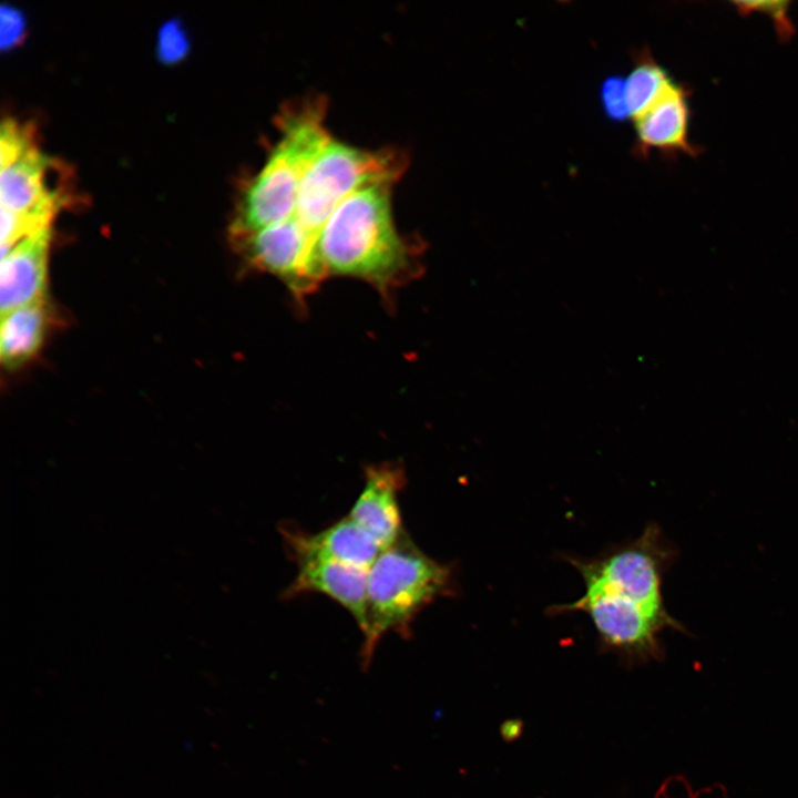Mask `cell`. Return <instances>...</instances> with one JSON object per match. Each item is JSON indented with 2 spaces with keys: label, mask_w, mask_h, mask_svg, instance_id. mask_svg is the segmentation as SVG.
<instances>
[{
  "label": "cell",
  "mask_w": 798,
  "mask_h": 798,
  "mask_svg": "<svg viewBox=\"0 0 798 798\" xmlns=\"http://www.w3.org/2000/svg\"><path fill=\"white\" fill-rule=\"evenodd\" d=\"M564 559L582 576L585 591L562 610L585 613L604 640L633 645L666 628L685 630L664 604L663 576L673 562L674 548L658 524H647L638 538L593 557Z\"/></svg>",
  "instance_id": "1"
},
{
  "label": "cell",
  "mask_w": 798,
  "mask_h": 798,
  "mask_svg": "<svg viewBox=\"0 0 798 798\" xmlns=\"http://www.w3.org/2000/svg\"><path fill=\"white\" fill-rule=\"evenodd\" d=\"M395 184L377 181L354 190L318 237V252L328 275L361 279L385 298L418 275L420 268L419 247L395 226Z\"/></svg>",
  "instance_id": "2"
},
{
  "label": "cell",
  "mask_w": 798,
  "mask_h": 798,
  "mask_svg": "<svg viewBox=\"0 0 798 798\" xmlns=\"http://www.w3.org/2000/svg\"><path fill=\"white\" fill-rule=\"evenodd\" d=\"M325 115L326 105L319 98L287 105L278 114V139L242 195L231 224L233 241L289 217L306 170L332 139Z\"/></svg>",
  "instance_id": "3"
},
{
  "label": "cell",
  "mask_w": 798,
  "mask_h": 798,
  "mask_svg": "<svg viewBox=\"0 0 798 798\" xmlns=\"http://www.w3.org/2000/svg\"><path fill=\"white\" fill-rule=\"evenodd\" d=\"M454 592L452 565L427 555L403 531L368 570L366 628L360 649L362 668L369 667L387 633L409 638L417 615L437 598Z\"/></svg>",
  "instance_id": "4"
},
{
  "label": "cell",
  "mask_w": 798,
  "mask_h": 798,
  "mask_svg": "<svg viewBox=\"0 0 798 798\" xmlns=\"http://www.w3.org/2000/svg\"><path fill=\"white\" fill-rule=\"evenodd\" d=\"M233 242L248 266L280 279L296 298L315 291L328 276L317 244L289 221Z\"/></svg>",
  "instance_id": "5"
},
{
  "label": "cell",
  "mask_w": 798,
  "mask_h": 798,
  "mask_svg": "<svg viewBox=\"0 0 798 798\" xmlns=\"http://www.w3.org/2000/svg\"><path fill=\"white\" fill-rule=\"evenodd\" d=\"M690 91L681 83L673 84L634 122V153L646 157L651 152L672 157L678 153L697 156L699 147L689 140Z\"/></svg>",
  "instance_id": "6"
},
{
  "label": "cell",
  "mask_w": 798,
  "mask_h": 798,
  "mask_svg": "<svg viewBox=\"0 0 798 798\" xmlns=\"http://www.w3.org/2000/svg\"><path fill=\"white\" fill-rule=\"evenodd\" d=\"M406 474L398 462L370 464L364 471V485L348 515L385 549L402 533L399 493Z\"/></svg>",
  "instance_id": "7"
},
{
  "label": "cell",
  "mask_w": 798,
  "mask_h": 798,
  "mask_svg": "<svg viewBox=\"0 0 798 798\" xmlns=\"http://www.w3.org/2000/svg\"><path fill=\"white\" fill-rule=\"evenodd\" d=\"M286 550L296 561L305 557L328 559L369 570L383 548L348 514L329 526L308 533L293 526L280 530Z\"/></svg>",
  "instance_id": "8"
},
{
  "label": "cell",
  "mask_w": 798,
  "mask_h": 798,
  "mask_svg": "<svg viewBox=\"0 0 798 798\" xmlns=\"http://www.w3.org/2000/svg\"><path fill=\"white\" fill-rule=\"evenodd\" d=\"M295 562L297 574L284 596L293 598L305 593L323 594L341 605L364 632L368 570L318 557H305Z\"/></svg>",
  "instance_id": "9"
},
{
  "label": "cell",
  "mask_w": 798,
  "mask_h": 798,
  "mask_svg": "<svg viewBox=\"0 0 798 798\" xmlns=\"http://www.w3.org/2000/svg\"><path fill=\"white\" fill-rule=\"evenodd\" d=\"M51 166V160L34 145L1 168V209L52 222L64 196L49 187L47 173Z\"/></svg>",
  "instance_id": "10"
},
{
  "label": "cell",
  "mask_w": 798,
  "mask_h": 798,
  "mask_svg": "<svg viewBox=\"0 0 798 798\" xmlns=\"http://www.w3.org/2000/svg\"><path fill=\"white\" fill-rule=\"evenodd\" d=\"M51 227L13 246L1 256V314L45 299Z\"/></svg>",
  "instance_id": "11"
},
{
  "label": "cell",
  "mask_w": 798,
  "mask_h": 798,
  "mask_svg": "<svg viewBox=\"0 0 798 798\" xmlns=\"http://www.w3.org/2000/svg\"><path fill=\"white\" fill-rule=\"evenodd\" d=\"M47 300L42 299L1 314V364L14 370L40 350L48 328Z\"/></svg>",
  "instance_id": "12"
},
{
  "label": "cell",
  "mask_w": 798,
  "mask_h": 798,
  "mask_svg": "<svg viewBox=\"0 0 798 798\" xmlns=\"http://www.w3.org/2000/svg\"><path fill=\"white\" fill-rule=\"evenodd\" d=\"M676 81L658 63L648 49L635 54L634 63L624 76L626 104L632 120L652 106Z\"/></svg>",
  "instance_id": "13"
},
{
  "label": "cell",
  "mask_w": 798,
  "mask_h": 798,
  "mask_svg": "<svg viewBox=\"0 0 798 798\" xmlns=\"http://www.w3.org/2000/svg\"><path fill=\"white\" fill-rule=\"evenodd\" d=\"M34 145V131L30 125L7 119L0 131V167L4 168Z\"/></svg>",
  "instance_id": "14"
},
{
  "label": "cell",
  "mask_w": 798,
  "mask_h": 798,
  "mask_svg": "<svg viewBox=\"0 0 798 798\" xmlns=\"http://www.w3.org/2000/svg\"><path fill=\"white\" fill-rule=\"evenodd\" d=\"M190 50V40L178 20L164 23L157 35L156 54L165 64H175L185 59Z\"/></svg>",
  "instance_id": "15"
},
{
  "label": "cell",
  "mask_w": 798,
  "mask_h": 798,
  "mask_svg": "<svg viewBox=\"0 0 798 798\" xmlns=\"http://www.w3.org/2000/svg\"><path fill=\"white\" fill-rule=\"evenodd\" d=\"M600 101L604 115L613 122L631 119L625 98L624 76L611 75L603 80Z\"/></svg>",
  "instance_id": "16"
},
{
  "label": "cell",
  "mask_w": 798,
  "mask_h": 798,
  "mask_svg": "<svg viewBox=\"0 0 798 798\" xmlns=\"http://www.w3.org/2000/svg\"><path fill=\"white\" fill-rule=\"evenodd\" d=\"M0 25V45L2 51L17 47L25 37V17L21 10L12 6L1 7Z\"/></svg>",
  "instance_id": "17"
},
{
  "label": "cell",
  "mask_w": 798,
  "mask_h": 798,
  "mask_svg": "<svg viewBox=\"0 0 798 798\" xmlns=\"http://www.w3.org/2000/svg\"><path fill=\"white\" fill-rule=\"evenodd\" d=\"M739 11H760L768 13L774 19L775 25L781 37H789L792 25L788 18V2H737Z\"/></svg>",
  "instance_id": "18"
}]
</instances>
